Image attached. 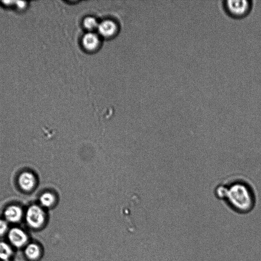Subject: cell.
<instances>
[{
	"label": "cell",
	"instance_id": "obj_7",
	"mask_svg": "<svg viewBox=\"0 0 261 261\" xmlns=\"http://www.w3.org/2000/svg\"><path fill=\"white\" fill-rule=\"evenodd\" d=\"M22 210L18 206L13 205L7 207L4 212L5 220L8 222L17 223L22 217Z\"/></svg>",
	"mask_w": 261,
	"mask_h": 261
},
{
	"label": "cell",
	"instance_id": "obj_9",
	"mask_svg": "<svg viewBox=\"0 0 261 261\" xmlns=\"http://www.w3.org/2000/svg\"><path fill=\"white\" fill-rule=\"evenodd\" d=\"M24 254L31 260L37 259L41 254L40 246L34 243H28L24 247Z\"/></svg>",
	"mask_w": 261,
	"mask_h": 261
},
{
	"label": "cell",
	"instance_id": "obj_1",
	"mask_svg": "<svg viewBox=\"0 0 261 261\" xmlns=\"http://www.w3.org/2000/svg\"><path fill=\"white\" fill-rule=\"evenodd\" d=\"M213 194L226 211L239 215L252 213L257 203L254 185L241 174L228 176L219 182L213 189Z\"/></svg>",
	"mask_w": 261,
	"mask_h": 261
},
{
	"label": "cell",
	"instance_id": "obj_8",
	"mask_svg": "<svg viewBox=\"0 0 261 261\" xmlns=\"http://www.w3.org/2000/svg\"><path fill=\"white\" fill-rule=\"evenodd\" d=\"M18 181L20 188L25 191L32 190L36 184L34 175L29 172H24L20 174Z\"/></svg>",
	"mask_w": 261,
	"mask_h": 261
},
{
	"label": "cell",
	"instance_id": "obj_12",
	"mask_svg": "<svg viewBox=\"0 0 261 261\" xmlns=\"http://www.w3.org/2000/svg\"><path fill=\"white\" fill-rule=\"evenodd\" d=\"M99 23L97 19L92 16L86 17L83 21L84 28L88 31H91V32L95 29H97Z\"/></svg>",
	"mask_w": 261,
	"mask_h": 261
},
{
	"label": "cell",
	"instance_id": "obj_6",
	"mask_svg": "<svg viewBox=\"0 0 261 261\" xmlns=\"http://www.w3.org/2000/svg\"><path fill=\"white\" fill-rule=\"evenodd\" d=\"M100 35L103 37H111L115 35L118 28L116 23L111 20H105L99 23L97 28Z\"/></svg>",
	"mask_w": 261,
	"mask_h": 261
},
{
	"label": "cell",
	"instance_id": "obj_11",
	"mask_svg": "<svg viewBox=\"0 0 261 261\" xmlns=\"http://www.w3.org/2000/svg\"><path fill=\"white\" fill-rule=\"evenodd\" d=\"M55 197L50 192H45L40 197V202L44 207H48L54 205L55 202Z\"/></svg>",
	"mask_w": 261,
	"mask_h": 261
},
{
	"label": "cell",
	"instance_id": "obj_2",
	"mask_svg": "<svg viewBox=\"0 0 261 261\" xmlns=\"http://www.w3.org/2000/svg\"><path fill=\"white\" fill-rule=\"evenodd\" d=\"M252 7L249 0H226L223 1V8L225 13L233 18L240 19L246 17Z\"/></svg>",
	"mask_w": 261,
	"mask_h": 261
},
{
	"label": "cell",
	"instance_id": "obj_13",
	"mask_svg": "<svg viewBox=\"0 0 261 261\" xmlns=\"http://www.w3.org/2000/svg\"><path fill=\"white\" fill-rule=\"evenodd\" d=\"M8 222L5 219H0V236H3L9 231Z\"/></svg>",
	"mask_w": 261,
	"mask_h": 261
},
{
	"label": "cell",
	"instance_id": "obj_4",
	"mask_svg": "<svg viewBox=\"0 0 261 261\" xmlns=\"http://www.w3.org/2000/svg\"><path fill=\"white\" fill-rule=\"evenodd\" d=\"M7 236L10 243L15 248L25 247L28 244V236L21 228L14 227L10 228L7 233Z\"/></svg>",
	"mask_w": 261,
	"mask_h": 261
},
{
	"label": "cell",
	"instance_id": "obj_5",
	"mask_svg": "<svg viewBox=\"0 0 261 261\" xmlns=\"http://www.w3.org/2000/svg\"><path fill=\"white\" fill-rule=\"evenodd\" d=\"M101 41L99 36L93 32H89L84 35L82 45L84 49L88 51H94L98 49Z\"/></svg>",
	"mask_w": 261,
	"mask_h": 261
},
{
	"label": "cell",
	"instance_id": "obj_3",
	"mask_svg": "<svg viewBox=\"0 0 261 261\" xmlns=\"http://www.w3.org/2000/svg\"><path fill=\"white\" fill-rule=\"evenodd\" d=\"M45 214L42 208L36 205L30 206L25 213V221L32 228H40L45 222Z\"/></svg>",
	"mask_w": 261,
	"mask_h": 261
},
{
	"label": "cell",
	"instance_id": "obj_10",
	"mask_svg": "<svg viewBox=\"0 0 261 261\" xmlns=\"http://www.w3.org/2000/svg\"><path fill=\"white\" fill-rule=\"evenodd\" d=\"M13 253L10 244L4 241H0V259L2 261H9Z\"/></svg>",
	"mask_w": 261,
	"mask_h": 261
}]
</instances>
